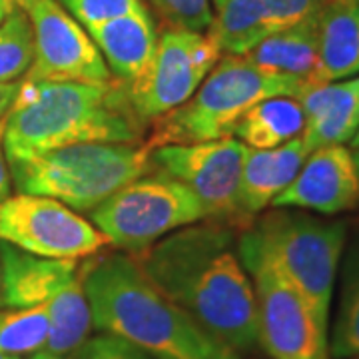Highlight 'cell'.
I'll list each match as a JSON object with an SVG mask.
<instances>
[{
	"instance_id": "cell-1",
	"label": "cell",
	"mask_w": 359,
	"mask_h": 359,
	"mask_svg": "<svg viewBox=\"0 0 359 359\" xmlns=\"http://www.w3.org/2000/svg\"><path fill=\"white\" fill-rule=\"evenodd\" d=\"M132 257L172 302L219 341L236 351L257 346L254 283L228 226L198 222Z\"/></svg>"
},
{
	"instance_id": "cell-2",
	"label": "cell",
	"mask_w": 359,
	"mask_h": 359,
	"mask_svg": "<svg viewBox=\"0 0 359 359\" xmlns=\"http://www.w3.org/2000/svg\"><path fill=\"white\" fill-rule=\"evenodd\" d=\"M92 323L154 359H240L156 285L126 254L88 262L84 276Z\"/></svg>"
},
{
	"instance_id": "cell-3",
	"label": "cell",
	"mask_w": 359,
	"mask_h": 359,
	"mask_svg": "<svg viewBox=\"0 0 359 359\" xmlns=\"http://www.w3.org/2000/svg\"><path fill=\"white\" fill-rule=\"evenodd\" d=\"M144 120L126 84L22 80L4 118L6 160H25L78 144L142 142Z\"/></svg>"
},
{
	"instance_id": "cell-4",
	"label": "cell",
	"mask_w": 359,
	"mask_h": 359,
	"mask_svg": "<svg viewBox=\"0 0 359 359\" xmlns=\"http://www.w3.org/2000/svg\"><path fill=\"white\" fill-rule=\"evenodd\" d=\"M306 84L299 78L262 70L245 56L226 54L186 102L152 120L146 142L154 150L168 144L228 138L252 106L273 96L295 98Z\"/></svg>"
},
{
	"instance_id": "cell-5",
	"label": "cell",
	"mask_w": 359,
	"mask_h": 359,
	"mask_svg": "<svg viewBox=\"0 0 359 359\" xmlns=\"http://www.w3.org/2000/svg\"><path fill=\"white\" fill-rule=\"evenodd\" d=\"M346 238V222L316 218L304 210L271 208L245 228L238 244L268 257L308 297L316 316L330 330V308Z\"/></svg>"
},
{
	"instance_id": "cell-6",
	"label": "cell",
	"mask_w": 359,
	"mask_h": 359,
	"mask_svg": "<svg viewBox=\"0 0 359 359\" xmlns=\"http://www.w3.org/2000/svg\"><path fill=\"white\" fill-rule=\"evenodd\" d=\"M150 166L148 142L78 144L8 162L18 192L46 196L76 212H92Z\"/></svg>"
},
{
	"instance_id": "cell-7",
	"label": "cell",
	"mask_w": 359,
	"mask_h": 359,
	"mask_svg": "<svg viewBox=\"0 0 359 359\" xmlns=\"http://www.w3.org/2000/svg\"><path fill=\"white\" fill-rule=\"evenodd\" d=\"M108 244L138 256L168 233L208 218L204 205L164 172L132 180L90 212Z\"/></svg>"
},
{
	"instance_id": "cell-8",
	"label": "cell",
	"mask_w": 359,
	"mask_h": 359,
	"mask_svg": "<svg viewBox=\"0 0 359 359\" xmlns=\"http://www.w3.org/2000/svg\"><path fill=\"white\" fill-rule=\"evenodd\" d=\"M254 283L257 344L271 359H330L327 334L316 311L294 283L268 257L236 244Z\"/></svg>"
},
{
	"instance_id": "cell-9",
	"label": "cell",
	"mask_w": 359,
	"mask_h": 359,
	"mask_svg": "<svg viewBox=\"0 0 359 359\" xmlns=\"http://www.w3.org/2000/svg\"><path fill=\"white\" fill-rule=\"evenodd\" d=\"M222 58L214 34L170 28L158 36L154 56L138 80L126 84L130 102L144 122L172 112L192 96Z\"/></svg>"
},
{
	"instance_id": "cell-10",
	"label": "cell",
	"mask_w": 359,
	"mask_h": 359,
	"mask_svg": "<svg viewBox=\"0 0 359 359\" xmlns=\"http://www.w3.org/2000/svg\"><path fill=\"white\" fill-rule=\"evenodd\" d=\"M0 242L52 259H88L110 245L80 212L46 196L22 192L0 204Z\"/></svg>"
},
{
	"instance_id": "cell-11",
	"label": "cell",
	"mask_w": 359,
	"mask_h": 359,
	"mask_svg": "<svg viewBox=\"0 0 359 359\" xmlns=\"http://www.w3.org/2000/svg\"><path fill=\"white\" fill-rule=\"evenodd\" d=\"M245 148L233 136L196 144H168L152 150V164L196 194L208 218L230 222L244 231L238 190Z\"/></svg>"
},
{
	"instance_id": "cell-12",
	"label": "cell",
	"mask_w": 359,
	"mask_h": 359,
	"mask_svg": "<svg viewBox=\"0 0 359 359\" xmlns=\"http://www.w3.org/2000/svg\"><path fill=\"white\" fill-rule=\"evenodd\" d=\"M34 58L25 80L108 84L116 80L88 30L58 0H36L28 8Z\"/></svg>"
},
{
	"instance_id": "cell-13",
	"label": "cell",
	"mask_w": 359,
	"mask_h": 359,
	"mask_svg": "<svg viewBox=\"0 0 359 359\" xmlns=\"http://www.w3.org/2000/svg\"><path fill=\"white\" fill-rule=\"evenodd\" d=\"M359 204V168L353 150L344 144L311 150L297 176L271 208H292L335 216Z\"/></svg>"
},
{
	"instance_id": "cell-14",
	"label": "cell",
	"mask_w": 359,
	"mask_h": 359,
	"mask_svg": "<svg viewBox=\"0 0 359 359\" xmlns=\"http://www.w3.org/2000/svg\"><path fill=\"white\" fill-rule=\"evenodd\" d=\"M82 268L80 259L40 257L0 242V304L8 308L48 304Z\"/></svg>"
},
{
	"instance_id": "cell-15",
	"label": "cell",
	"mask_w": 359,
	"mask_h": 359,
	"mask_svg": "<svg viewBox=\"0 0 359 359\" xmlns=\"http://www.w3.org/2000/svg\"><path fill=\"white\" fill-rule=\"evenodd\" d=\"M295 98L306 116L302 140L309 152L353 142L359 130V76L306 84Z\"/></svg>"
},
{
	"instance_id": "cell-16",
	"label": "cell",
	"mask_w": 359,
	"mask_h": 359,
	"mask_svg": "<svg viewBox=\"0 0 359 359\" xmlns=\"http://www.w3.org/2000/svg\"><path fill=\"white\" fill-rule=\"evenodd\" d=\"M308 154L302 136L273 150L245 148L238 190V205L245 228L252 226L257 214L271 208V202L292 184Z\"/></svg>"
},
{
	"instance_id": "cell-17",
	"label": "cell",
	"mask_w": 359,
	"mask_h": 359,
	"mask_svg": "<svg viewBox=\"0 0 359 359\" xmlns=\"http://www.w3.org/2000/svg\"><path fill=\"white\" fill-rule=\"evenodd\" d=\"M86 30L104 56L112 76L124 84L144 74L158 46V32L148 8L102 25L88 26Z\"/></svg>"
},
{
	"instance_id": "cell-18",
	"label": "cell",
	"mask_w": 359,
	"mask_h": 359,
	"mask_svg": "<svg viewBox=\"0 0 359 359\" xmlns=\"http://www.w3.org/2000/svg\"><path fill=\"white\" fill-rule=\"evenodd\" d=\"M359 76V0H321L316 84Z\"/></svg>"
},
{
	"instance_id": "cell-19",
	"label": "cell",
	"mask_w": 359,
	"mask_h": 359,
	"mask_svg": "<svg viewBox=\"0 0 359 359\" xmlns=\"http://www.w3.org/2000/svg\"><path fill=\"white\" fill-rule=\"evenodd\" d=\"M271 74L294 76L316 84L318 76V11L295 25L282 28L244 54Z\"/></svg>"
},
{
	"instance_id": "cell-20",
	"label": "cell",
	"mask_w": 359,
	"mask_h": 359,
	"mask_svg": "<svg viewBox=\"0 0 359 359\" xmlns=\"http://www.w3.org/2000/svg\"><path fill=\"white\" fill-rule=\"evenodd\" d=\"M306 116L294 96H273L252 106L233 128V138L254 150H273L304 134Z\"/></svg>"
},
{
	"instance_id": "cell-21",
	"label": "cell",
	"mask_w": 359,
	"mask_h": 359,
	"mask_svg": "<svg viewBox=\"0 0 359 359\" xmlns=\"http://www.w3.org/2000/svg\"><path fill=\"white\" fill-rule=\"evenodd\" d=\"M210 32L222 52L244 56L259 44L273 28L259 0H212Z\"/></svg>"
},
{
	"instance_id": "cell-22",
	"label": "cell",
	"mask_w": 359,
	"mask_h": 359,
	"mask_svg": "<svg viewBox=\"0 0 359 359\" xmlns=\"http://www.w3.org/2000/svg\"><path fill=\"white\" fill-rule=\"evenodd\" d=\"M86 268L88 262H84V268L76 280H72L46 304L50 316V337L46 344V351L62 355L74 353L94 330L92 311L84 290Z\"/></svg>"
},
{
	"instance_id": "cell-23",
	"label": "cell",
	"mask_w": 359,
	"mask_h": 359,
	"mask_svg": "<svg viewBox=\"0 0 359 359\" xmlns=\"http://www.w3.org/2000/svg\"><path fill=\"white\" fill-rule=\"evenodd\" d=\"M330 359L359 355V238L347 248L341 264L339 304L332 334H327Z\"/></svg>"
},
{
	"instance_id": "cell-24",
	"label": "cell",
	"mask_w": 359,
	"mask_h": 359,
	"mask_svg": "<svg viewBox=\"0 0 359 359\" xmlns=\"http://www.w3.org/2000/svg\"><path fill=\"white\" fill-rule=\"evenodd\" d=\"M50 316L46 304L0 311V351L13 358L34 355L46 349Z\"/></svg>"
},
{
	"instance_id": "cell-25",
	"label": "cell",
	"mask_w": 359,
	"mask_h": 359,
	"mask_svg": "<svg viewBox=\"0 0 359 359\" xmlns=\"http://www.w3.org/2000/svg\"><path fill=\"white\" fill-rule=\"evenodd\" d=\"M34 58V36L28 14L14 8L0 25V84L25 78Z\"/></svg>"
},
{
	"instance_id": "cell-26",
	"label": "cell",
	"mask_w": 359,
	"mask_h": 359,
	"mask_svg": "<svg viewBox=\"0 0 359 359\" xmlns=\"http://www.w3.org/2000/svg\"><path fill=\"white\" fill-rule=\"evenodd\" d=\"M60 4L84 28L148 8L144 0H60Z\"/></svg>"
},
{
	"instance_id": "cell-27",
	"label": "cell",
	"mask_w": 359,
	"mask_h": 359,
	"mask_svg": "<svg viewBox=\"0 0 359 359\" xmlns=\"http://www.w3.org/2000/svg\"><path fill=\"white\" fill-rule=\"evenodd\" d=\"M172 28L208 32L212 26V0H152Z\"/></svg>"
},
{
	"instance_id": "cell-28",
	"label": "cell",
	"mask_w": 359,
	"mask_h": 359,
	"mask_svg": "<svg viewBox=\"0 0 359 359\" xmlns=\"http://www.w3.org/2000/svg\"><path fill=\"white\" fill-rule=\"evenodd\" d=\"M74 355L76 359H154L136 346L110 334L88 337Z\"/></svg>"
},
{
	"instance_id": "cell-29",
	"label": "cell",
	"mask_w": 359,
	"mask_h": 359,
	"mask_svg": "<svg viewBox=\"0 0 359 359\" xmlns=\"http://www.w3.org/2000/svg\"><path fill=\"white\" fill-rule=\"evenodd\" d=\"M266 8L273 32L295 25L320 8L321 0H259Z\"/></svg>"
},
{
	"instance_id": "cell-30",
	"label": "cell",
	"mask_w": 359,
	"mask_h": 359,
	"mask_svg": "<svg viewBox=\"0 0 359 359\" xmlns=\"http://www.w3.org/2000/svg\"><path fill=\"white\" fill-rule=\"evenodd\" d=\"M11 184H13V176L4 152V120H2L0 122V204L11 196Z\"/></svg>"
},
{
	"instance_id": "cell-31",
	"label": "cell",
	"mask_w": 359,
	"mask_h": 359,
	"mask_svg": "<svg viewBox=\"0 0 359 359\" xmlns=\"http://www.w3.org/2000/svg\"><path fill=\"white\" fill-rule=\"evenodd\" d=\"M18 88H20V82H4V84H0V122L6 118L8 110L13 108Z\"/></svg>"
},
{
	"instance_id": "cell-32",
	"label": "cell",
	"mask_w": 359,
	"mask_h": 359,
	"mask_svg": "<svg viewBox=\"0 0 359 359\" xmlns=\"http://www.w3.org/2000/svg\"><path fill=\"white\" fill-rule=\"evenodd\" d=\"M76 353V351H74ZM74 353H68V355H62V353H52V351H39V353H34V355H30L28 359H76Z\"/></svg>"
},
{
	"instance_id": "cell-33",
	"label": "cell",
	"mask_w": 359,
	"mask_h": 359,
	"mask_svg": "<svg viewBox=\"0 0 359 359\" xmlns=\"http://www.w3.org/2000/svg\"><path fill=\"white\" fill-rule=\"evenodd\" d=\"M14 8H18V6L14 4V0H0V25L13 14Z\"/></svg>"
},
{
	"instance_id": "cell-34",
	"label": "cell",
	"mask_w": 359,
	"mask_h": 359,
	"mask_svg": "<svg viewBox=\"0 0 359 359\" xmlns=\"http://www.w3.org/2000/svg\"><path fill=\"white\" fill-rule=\"evenodd\" d=\"M32 2H36V0H14V4H16L18 8H22V11H26Z\"/></svg>"
},
{
	"instance_id": "cell-35",
	"label": "cell",
	"mask_w": 359,
	"mask_h": 359,
	"mask_svg": "<svg viewBox=\"0 0 359 359\" xmlns=\"http://www.w3.org/2000/svg\"><path fill=\"white\" fill-rule=\"evenodd\" d=\"M349 146H351V148H358L359 146V130H358V134H355V138H353V142H351Z\"/></svg>"
},
{
	"instance_id": "cell-36",
	"label": "cell",
	"mask_w": 359,
	"mask_h": 359,
	"mask_svg": "<svg viewBox=\"0 0 359 359\" xmlns=\"http://www.w3.org/2000/svg\"><path fill=\"white\" fill-rule=\"evenodd\" d=\"M353 150V156H355V162H358V168H359V146L358 148H351Z\"/></svg>"
},
{
	"instance_id": "cell-37",
	"label": "cell",
	"mask_w": 359,
	"mask_h": 359,
	"mask_svg": "<svg viewBox=\"0 0 359 359\" xmlns=\"http://www.w3.org/2000/svg\"><path fill=\"white\" fill-rule=\"evenodd\" d=\"M0 359H20V358H13V355H6L4 351H0Z\"/></svg>"
},
{
	"instance_id": "cell-38",
	"label": "cell",
	"mask_w": 359,
	"mask_h": 359,
	"mask_svg": "<svg viewBox=\"0 0 359 359\" xmlns=\"http://www.w3.org/2000/svg\"><path fill=\"white\" fill-rule=\"evenodd\" d=\"M349 359H359V355H355V358H349Z\"/></svg>"
}]
</instances>
